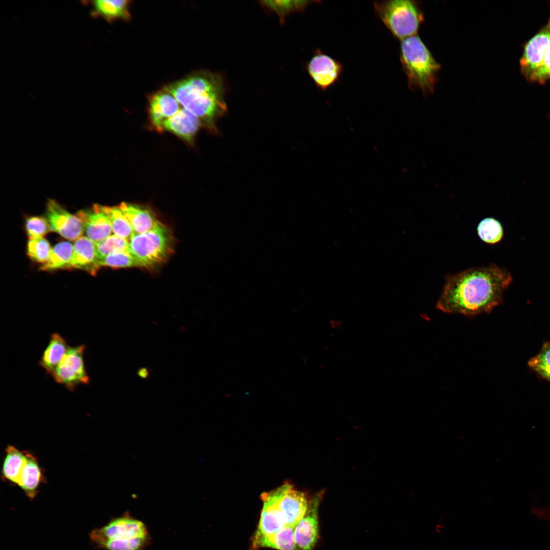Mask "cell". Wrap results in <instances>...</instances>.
<instances>
[{"label": "cell", "instance_id": "6da1fadb", "mask_svg": "<svg viewBox=\"0 0 550 550\" xmlns=\"http://www.w3.org/2000/svg\"><path fill=\"white\" fill-rule=\"evenodd\" d=\"M512 282L511 273L494 264L450 274L436 308L468 316L488 313L503 301V292Z\"/></svg>", "mask_w": 550, "mask_h": 550}, {"label": "cell", "instance_id": "7a4b0ae2", "mask_svg": "<svg viewBox=\"0 0 550 550\" xmlns=\"http://www.w3.org/2000/svg\"><path fill=\"white\" fill-rule=\"evenodd\" d=\"M165 89L207 128L216 131V120L227 109L223 82L219 76L208 72H201L172 84Z\"/></svg>", "mask_w": 550, "mask_h": 550}, {"label": "cell", "instance_id": "3957f363", "mask_svg": "<svg viewBox=\"0 0 550 550\" xmlns=\"http://www.w3.org/2000/svg\"><path fill=\"white\" fill-rule=\"evenodd\" d=\"M400 60L411 90L434 92L441 65L418 35L400 41Z\"/></svg>", "mask_w": 550, "mask_h": 550}, {"label": "cell", "instance_id": "277c9868", "mask_svg": "<svg viewBox=\"0 0 550 550\" xmlns=\"http://www.w3.org/2000/svg\"><path fill=\"white\" fill-rule=\"evenodd\" d=\"M90 537L95 546L105 550H146L151 543L146 525L128 511L93 530Z\"/></svg>", "mask_w": 550, "mask_h": 550}, {"label": "cell", "instance_id": "5b68a950", "mask_svg": "<svg viewBox=\"0 0 550 550\" xmlns=\"http://www.w3.org/2000/svg\"><path fill=\"white\" fill-rule=\"evenodd\" d=\"M376 15L394 37L401 41L417 35L424 15L419 2L413 0L375 2Z\"/></svg>", "mask_w": 550, "mask_h": 550}, {"label": "cell", "instance_id": "8992f818", "mask_svg": "<svg viewBox=\"0 0 550 550\" xmlns=\"http://www.w3.org/2000/svg\"><path fill=\"white\" fill-rule=\"evenodd\" d=\"M129 243L130 252L140 262L143 267L162 263L173 251V240L171 232L160 222L146 233H133Z\"/></svg>", "mask_w": 550, "mask_h": 550}, {"label": "cell", "instance_id": "52a82bcc", "mask_svg": "<svg viewBox=\"0 0 550 550\" xmlns=\"http://www.w3.org/2000/svg\"><path fill=\"white\" fill-rule=\"evenodd\" d=\"M85 344L70 346L51 375L55 381L71 392L79 384H88L90 378L84 361Z\"/></svg>", "mask_w": 550, "mask_h": 550}, {"label": "cell", "instance_id": "ba28073f", "mask_svg": "<svg viewBox=\"0 0 550 550\" xmlns=\"http://www.w3.org/2000/svg\"><path fill=\"white\" fill-rule=\"evenodd\" d=\"M45 218L51 231L69 240H76L84 232L82 223L76 215L69 213L54 200L46 203Z\"/></svg>", "mask_w": 550, "mask_h": 550}, {"label": "cell", "instance_id": "9c48e42d", "mask_svg": "<svg viewBox=\"0 0 550 550\" xmlns=\"http://www.w3.org/2000/svg\"><path fill=\"white\" fill-rule=\"evenodd\" d=\"M550 45V18L546 24L525 46L520 60L522 73L530 80L541 65Z\"/></svg>", "mask_w": 550, "mask_h": 550}, {"label": "cell", "instance_id": "30bf717a", "mask_svg": "<svg viewBox=\"0 0 550 550\" xmlns=\"http://www.w3.org/2000/svg\"><path fill=\"white\" fill-rule=\"evenodd\" d=\"M322 493H317L309 501L304 516L294 528L296 550H313L318 541V507Z\"/></svg>", "mask_w": 550, "mask_h": 550}, {"label": "cell", "instance_id": "8fae6325", "mask_svg": "<svg viewBox=\"0 0 550 550\" xmlns=\"http://www.w3.org/2000/svg\"><path fill=\"white\" fill-rule=\"evenodd\" d=\"M307 70L317 87L325 91L339 80L343 68L338 61L317 49L307 65Z\"/></svg>", "mask_w": 550, "mask_h": 550}, {"label": "cell", "instance_id": "7c38bea8", "mask_svg": "<svg viewBox=\"0 0 550 550\" xmlns=\"http://www.w3.org/2000/svg\"><path fill=\"white\" fill-rule=\"evenodd\" d=\"M261 499L263 507L257 529L254 536L271 535L287 525L279 508L278 488L262 493Z\"/></svg>", "mask_w": 550, "mask_h": 550}, {"label": "cell", "instance_id": "4fadbf2b", "mask_svg": "<svg viewBox=\"0 0 550 550\" xmlns=\"http://www.w3.org/2000/svg\"><path fill=\"white\" fill-rule=\"evenodd\" d=\"M278 489L280 509L287 525L295 528L304 516L309 500L304 492L295 489L289 483H285Z\"/></svg>", "mask_w": 550, "mask_h": 550}, {"label": "cell", "instance_id": "5bb4252c", "mask_svg": "<svg viewBox=\"0 0 550 550\" xmlns=\"http://www.w3.org/2000/svg\"><path fill=\"white\" fill-rule=\"evenodd\" d=\"M76 215L83 224L87 237L95 243L105 239L113 232L102 205L94 204L90 208L80 210Z\"/></svg>", "mask_w": 550, "mask_h": 550}, {"label": "cell", "instance_id": "9a60e30c", "mask_svg": "<svg viewBox=\"0 0 550 550\" xmlns=\"http://www.w3.org/2000/svg\"><path fill=\"white\" fill-rule=\"evenodd\" d=\"M101 267L95 243L85 236L76 239L73 244L71 268L84 270L95 276Z\"/></svg>", "mask_w": 550, "mask_h": 550}, {"label": "cell", "instance_id": "2e32d148", "mask_svg": "<svg viewBox=\"0 0 550 550\" xmlns=\"http://www.w3.org/2000/svg\"><path fill=\"white\" fill-rule=\"evenodd\" d=\"M176 98L166 89L153 95L150 99L151 121L158 130H162L164 122L174 115L181 107Z\"/></svg>", "mask_w": 550, "mask_h": 550}, {"label": "cell", "instance_id": "e0dca14e", "mask_svg": "<svg viewBox=\"0 0 550 550\" xmlns=\"http://www.w3.org/2000/svg\"><path fill=\"white\" fill-rule=\"evenodd\" d=\"M201 123L195 114L181 106L174 115L165 121L162 129L170 131L184 140L191 143Z\"/></svg>", "mask_w": 550, "mask_h": 550}, {"label": "cell", "instance_id": "ac0fdd59", "mask_svg": "<svg viewBox=\"0 0 550 550\" xmlns=\"http://www.w3.org/2000/svg\"><path fill=\"white\" fill-rule=\"evenodd\" d=\"M26 461L17 485L31 499L37 496L40 485L44 482L45 477L37 458L25 451Z\"/></svg>", "mask_w": 550, "mask_h": 550}, {"label": "cell", "instance_id": "d6986e66", "mask_svg": "<svg viewBox=\"0 0 550 550\" xmlns=\"http://www.w3.org/2000/svg\"><path fill=\"white\" fill-rule=\"evenodd\" d=\"M118 206L129 222L134 234L146 233L159 222L147 207L126 202H122Z\"/></svg>", "mask_w": 550, "mask_h": 550}, {"label": "cell", "instance_id": "ffe728a7", "mask_svg": "<svg viewBox=\"0 0 550 550\" xmlns=\"http://www.w3.org/2000/svg\"><path fill=\"white\" fill-rule=\"evenodd\" d=\"M294 528L286 525L282 530L269 536H253L252 548L253 550L269 547L277 550H296L294 539Z\"/></svg>", "mask_w": 550, "mask_h": 550}, {"label": "cell", "instance_id": "44dd1931", "mask_svg": "<svg viewBox=\"0 0 550 550\" xmlns=\"http://www.w3.org/2000/svg\"><path fill=\"white\" fill-rule=\"evenodd\" d=\"M69 347L66 340L59 334H51L48 344L39 362V366L45 370L46 374L51 375Z\"/></svg>", "mask_w": 550, "mask_h": 550}, {"label": "cell", "instance_id": "7402d4cb", "mask_svg": "<svg viewBox=\"0 0 550 550\" xmlns=\"http://www.w3.org/2000/svg\"><path fill=\"white\" fill-rule=\"evenodd\" d=\"M25 461V451H20L12 445H8L1 470L4 481L17 485Z\"/></svg>", "mask_w": 550, "mask_h": 550}, {"label": "cell", "instance_id": "603a6c76", "mask_svg": "<svg viewBox=\"0 0 550 550\" xmlns=\"http://www.w3.org/2000/svg\"><path fill=\"white\" fill-rule=\"evenodd\" d=\"M91 4L94 16H101L107 20L130 17L128 1L96 0L92 1Z\"/></svg>", "mask_w": 550, "mask_h": 550}, {"label": "cell", "instance_id": "cb8c5ba5", "mask_svg": "<svg viewBox=\"0 0 550 550\" xmlns=\"http://www.w3.org/2000/svg\"><path fill=\"white\" fill-rule=\"evenodd\" d=\"M73 245L68 241L56 244L52 248L47 262L42 264L40 269L52 271L59 269L71 268Z\"/></svg>", "mask_w": 550, "mask_h": 550}, {"label": "cell", "instance_id": "d4e9b609", "mask_svg": "<svg viewBox=\"0 0 550 550\" xmlns=\"http://www.w3.org/2000/svg\"><path fill=\"white\" fill-rule=\"evenodd\" d=\"M103 209L109 218L114 234L129 241L134 233L119 207L103 206Z\"/></svg>", "mask_w": 550, "mask_h": 550}, {"label": "cell", "instance_id": "484cf974", "mask_svg": "<svg viewBox=\"0 0 550 550\" xmlns=\"http://www.w3.org/2000/svg\"><path fill=\"white\" fill-rule=\"evenodd\" d=\"M480 239L485 242L493 244L499 242L503 236V229L501 224L492 217L481 221L477 227Z\"/></svg>", "mask_w": 550, "mask_h": 550}, {"label": "cell", "instance_id": "4316f807", "mask_svg": "<svg viewBox=\"0 0 550 550\" xmlns=\"http://www.w3.org/2000/svg\"><path fill=\"white\" fill-rule=\"evenodd\" d=\"M95 244L100 262L111 254L120 252H130L129 241L114 234L95 243Z\"/></svg>", "mask_w": 550, "mask_h": 550}, {"label": "cell", "instance_id": "83f0119b", "mask_svg": "<svg viewBox=\"0 0 550 550\" xmlns=\"http://www.w3.org/2000/svg\"><path fill=\"white\" fill-rule=\"evenodd\" d=\"M529 367L550 382V342L543 343L539 352L528 362Z\"/></svg>", "mask_w": 550, "mask_h": 550}, {"label": "cell", "instance_id": "f1b7e54d", "mask_svg": "<svg viewBox=\"0 0 550 550\" xmlns=\"http://www.w3.org/2000/svg\"><path fill=\"white\" fill-rule=\"evenodd\" d=\"M51 250L49 243L43 237L29 239L28 242V256L32 260L42 265L48 260Z\"/></svg>", "mask_w": 550, "mask_h": 550}, {"label": "cell", "instance_id": "f546056e", "mask_svg": "<svg viewBox=\"0 0 550 550\" xmlns=\"http://www.w3.org/2000/svg\"><path fill=\"white\" fill-rule=\"evenodd\" d=\"M101 266L114 268L143 267L140 262L129 252H120L111 254L100 262Z\"/></svg>", "mask_w": 550, "mask_h": 550}, {"label": "cell", "instance_id": "4dcf8cb0", "mask_svg": "<svg viewBox=\"0 0 550 550\" xmlns=\"http://www.w3.org/2000/svg\"><path fill=\"white\" fill-rule=\"evenodd\" d=\"M25 228L29 239L43 237L51 231L46 218L39 216L28 217L25 221Z\"/></svg>", "mask_w": 550, "mask_h": 550}, {"label": "cell", "instance_id": "1f68e13d", "mask_svg": "<svg viewBox=\"0 0 550 550\" xmlns=\"http://www.w3.org/2000/svg\"><path fill=\"white\" fill-rule=\"evenodd\" d=\"M263 2L280 14H285L292 11L301 10L310 3L307 1H264Z\"/></svg>", "mask_w": 550, "mask_h": 550}, {"label": "cell", "instance_id": "d6a6232c", "mask_svg": "<svg viewBox=\"0 0 550 550\" xmlns=\"http://www.w3.org/2000/svg\"><path fill=\"white\" fill-rule=\"evenodd\" d=\"M550 79V45L544 55L541 66L532 76L530 81L540 84Z\"/></svg>", "mask_w": 550, "mask_h": 550}, {"label": "cell", "instance_id": "836d02e7", "mask_svg": "<svg viewBox=\"0 0 550 550\" xmlns=\"http://www.w3.org/2000/svg\"><path fill=\"white\" fill-rule=\"evenodd\" d=\"M532 514L542 520L550 519V505L534 503L531 507Z\"/></svg>", "mask_w": 550, "mask_h": 550}]
</instances>
